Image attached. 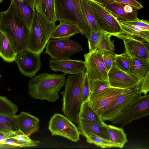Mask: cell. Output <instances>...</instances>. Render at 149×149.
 Masks as SVG:
<instances>
[{
  "mask_svg": "<svg viewBox=\"0 0 149 149\" xmlns=\"http://www.w3.org/2000/svg\"><path fill=\"white\" fill-rule=\"evenodd\" d=\"M0 30L6 35L18 54L26 50L29 29L19 13L13 0L8 8L1 12Z\"/></svg>",
  "mask_w": 149,
  "mask_h": 149,
  "instance_id": "cell-1",
  "label": "cell"
},
{
  "mask_svg": "<svg viewBox=\"0 0 149 149\" xmlns=\"http://www.w3.org/2000/svg\"><path fill=\"white\" fill-rule=\"evenodd\" d=\"M66 75L44 72L31 79L28 84V93L35 99L54 102L59 98L58 93L65 86Z\"/></svg>",
  "mask_w": 149,
  "mask_h": 149,
  "instance_id": "cell-2",
  "label": "cell"
},
{
  "mask_svg": "<svg viewBox=\"0 0 149 149\" xmlns=\"http://www.w3.org/2000/svg\"><path fill=\"white\" fill-rule=\"evenodd\" d=\"M85 72L69 75L64 90L60 92L63 97L62 111L66 117L76 124L78 123L82 103V88Z\"/></svg>",
  "mask_w": 149,
  "mask_h": 149,
  "instance_id": "cell-3",
  "label": "cell"
},
{
  "mask_svg": "<svg viewBox=\"0 0 149 149\" xmlns=\"http://www.w3.org/2000/svg\"><path fill=\"white\" fill-rule=\"evenodd\" d=\"M54 5L57 21L74 25L88 40L91 30L83 13L80 0H54Z\"/></svg>",
  "mask_w": 149,
  "mask_h": 149,
  "instance_id": "cell-4",
  "label": "cell"
},
{
  "mask_svg": "<svg viewBox=\"0 0 149 149\" xmlns=\"http://www.w3.org/2000/svg\"><path fill=\"white\" fill-rule=\"evenodd\" d=\"M57 26L55 23L48 21L35 10L29 29V41L26 50L40 55Z\"/></svg>",
  "mask_w": 149,
  "mask_h": 149,
  "instance_id": "cell-5",
  "label": "cell"
},
{
  "mask_svg": "<svg viewBox=\"0 0 149 149\" xmlns=\"http://www.w3.org/2000/svg\"><path fill=\"white\" fill-rule=\"evenodd\" d=\"M141 82L125 88L103 112L100 117L103 121L112 119L129 107L141 96L140 91Z\"/></svg>",
  "mask_w": 149,
  "mask_h": 149,
  "instance_id": "cell-6",
  "label": "cell"
},
{
  "mask_svg": "<svg viewBox=\"0 0 149 149\" xmlns=\"http://www.w3.org/2000/svg\"><path fill=\"white\" fill-rule=\"evenodd\" d=\"M45 48L44 54L49 55L51 58L57 59L70 58L74 54L83 50L79 43L69 38L49 40Z\"/></svg>",
  "mask_w": 149,
  "mask_h": 149,
  "instance_id": "cell-7",
  "label": "cell"
},
{
  "mask_svg": "<svg viewBox=\"0 0 149 149\" xmlns=\"http://www.w3.org/2000/svg\"><path fill=\"white\" fill-rule=\"evenodd\" d=\"M149 114V95L141 96L129 107L109 121L124 127L132 121Z\"/></svg>",
  "mask_w": 149,
  "mask_h": 149,
  "instance_id": "cell-8",
  "label": "cell"
},
{
  "mask_svg": "<svg viewBox=\"0 0 149 149\" xmlns=\"http://www.w3.org/2000/svg\"><path fill=\"white\" fill-rule=\"evenodd\" d=\"M95 19L101 30L115 35L122 32L117 19L104 7L88 0Z\"/></svg>",
  "mask_w": 149,
  "mask_h": 149,
  "instance_id": "cell-9",
  "label": "cell"
},
{
  "mask_svg": "<svg viewBox=\"0 0 149 149\" xmlns=\"http://www.w3.org/2000/svg\"><path fill=\"white\" fill-rule=\"evenodd\" d=\"M48 129L52 136H59L72 141L80 139L78 127L66 117L59 113L54 114L49 123Z\"/></svg>",
  "mask_w": 149,
  "mask_h": 149,
  "instance_id": "cell-10",
  "label": "cell"
},
{
  "mask_svg": "<svg viewBox=\"0 0 149 149\" xmlns=\"http://www.w3.org/2000/svg\"><path fill=\"white\" fill-rule=\"evenodd\" d=\"M102 54L101 51L97 50L89 51L84 54L86 72L89 81H108V71L103 62Z\"/></svg>",
  "mask_w": 149,
  "mask_h": 149,
  "instance_id": "cell-11",
  "label": "cell"
},
{
  "mask_svg": "<svg viewBox=\"0 0 149 149\" xmlns=\"http://www.w3.org/2000/svg\"><path fill=\"white\" fill-rule=\"evenodd\" d=\"M114 36L123 42L125 52L131 57L149 60V44L141 38L120 32Z\"/></svg>",
  "mask_w": 149,
  "mask_h": 149,
  "instance_id": "cell-12",
  "label": "cell"
},
{
  "mask_svg": "<svg viewBox=\"0 0 149 149\" xmlns=\"http://www.w3.org/2000/svg\"><path fill=\"white\" fill-rule=\"evenodd\" d=\"M125 89L110 87L96 94L90 93L88 99L93 109L100 117L113 101L122 93Z\"/></svg>",
  "mask_w": 149,
  "mask_h": 149,
  "instance_id": "cell-13",
  "label": "cell"
},
{
  "mask_svg": "<svg viewBox=\"0 0 149 149\" xmlns=\"http://www.w3.org/2000/svg\"><path fill=\"white\" fill-rule=\"evenodd\" d=\"M21 73L32 77L41 68L40 55L26 50L17 56L15 61Z\"/></svg>",
  "mask_w": 149,
  "mask_h": 149,
  "instance_id": "cell-14",
  "label": "cell"
},
{
  "mask_svg": "<svg viewBox=\"0 0 149 149\" xmlns=\"http://www.w3.org/2000/svg\"><path fill=\"white\" fill-rule=\"evenodd\" d=\"M49 64L50 70L56 72H62L65 75L83 73L86 70L84 61L81 60L51 58Z\"/></svg>",
  "mask_w": 149,
  "mask_h": 149,
  "instance_id": "cell-15",
  "label": "cell"
},
{
  "mask_svg": "<svg viewBox=\"0 0 149 149\" xmlns=\"http://www.w3.org/2000/svg\"><path fill=\"white\" fill-rule=\"evenodd\" d=\"M108 76L110 86L114 88H127L141 82L137 78L119 69L114 62L108 72Z\"/></svg>",
  "mask_w": 149,
  "mask_h": 149,
  "instance_id": "cell-16",
  "label": "cell"
},
{
  "mask_svg": "<svg viewBox=\"0 0 149 149\" xmlns=\"http://www.w3.org/2000/svg\"><path fill=\"white\" fill-rule=\"evenodd\" d=\"M78 129L80 134L86 137L91 134L110 140L107 130V125L90 120L79 118Z\"/></svg>",
  "mask_w": 149,
  "mask_h": 149,
  "instance_id": "cell-17",
  "label": "cell"
},
{
  "mask_svg": "<svg viewBox=\"0 0 149 149\" xmlns=\"http://www.w3.org/2000/svg\"><path fill=\"white\" fill-rule=\"evenodd\" d=\"M104 7L118 20L129 21L138 18L137 9L128 5L115 1Z\"/></svg>",
  "mask_w": 149,
  "mask_h": 149,
  "instance_id": "cell-18",
  "label": "cell"
},
{
  "mask_svg": "<svg viewBox=\"0 0 149 149\" xmlns=\"http://www.w3.org/2000/svg\"><path fill=\"white\" fill-rule=\"evenodd\" d=\"M14 118L18 130L24 134L29 136L38 131L40 120L37 117L22 111Z\"/></svg>",
  "mask_w": 149,
  "mask_h": 149,
  "instance_id": "cell-19",
  "label": "cell"
},
{
  "mask_svg": "<svg viewBox=\"0 0 149 149\" xmlns=\"http://www.w3.org/2000/svg\"><path fill=\"white\" fill-rule=\"evenodd\" d=\"M127 73L137 78L141 82L149 71V60L131 57Z\"/></svg>",
  "mask_w": 149,
  "mask_h": 149,
  "instance_id": "cell-20",
  "label": "cell"
},
{
  "mask_svg": "<svg viewBox=\"0 0 149 149\" xmlns=\"http://www.w3.org/2000/svg\"><path fill=\"white\" fill-rule=\"evenodd\" d=\"M36 10L48 21L55 23L54 0H35Z\"/></svg>",
  "mask_w": 149,
  "mask_h": 149,
  "instance_id": "cell-21",
  "label": "cell"
},
{
  "mask_svg": "<svg viewBox=\"0 0 149 149\" xmlns=\"http://www.w3.org/2000/svg\"><path fill=\"white\" fill-rule=\"evenodd\" d=\"M18 54L5 34L0 30V56L7 62L15 61Z\"/></svg>",
  "mask_w": 149,
  "mask_h": 149,
  "instance_id": "cell-22",
  "label": "cell"
},
{
  "mask_svg": "<svg viewBox=\"0 0 149 149\" xmlns=\"http://www.w3.org/2000/svg\"><path fill=\"white\" fill-rule=\"evenodd\" d=\"M59 22V24L57 26L52 35L51 38H69L79 33L78 29L74 25L62 21Z\"/></svg>",
  "mask_w": 149,
  "mask_h": 149,
  "instance_id": "cell-23",
  "label": "cell"
},
{
  "mask_svg": "<svg viewBox=\"0 0 149 149\" xmlns=\"http://www.w3.org/2000/svg\"><path fill=\"white\" fill-rule=\"evenodd\" d=\"M13 1L20 16L29 29L33 21L35 10L25 0Z\"/></svg>",
  "mask_w": 149,
  "mask_h": 149,
  "instance_id": "cell-24",
  "label": "cell"
},
{
  "mask_svg": "<svg viewBox=\"0 0 149 149\" xmlns=\"http://www.w3.org/2000/svg\"><path fill=\"white\" fill-rule=\"evenodd\" d=\"M107 130L110 140L113 144V147L122 148L128 141L123 128L107 125Z\"/></svg>",
  "mask_w": 149,
  "mask_h": 149,
  "instance_id": "cell-25",
  "label": "cell"
},
{
  "mask_svg": "<svg viewBox=\"0 0 149 149\" xmlns=\"http://www.w3.org/2000/svg\"><path fill=\"white\" fill-rule=\"evenodd\" d=\"M118 21L122 29L121 32L141 38L149 43V30L139 26L129 25L119 21Z\"/></svg>",
  "mask_w": 149,
  "mask_h": 149,
  "instance_id": "cell-26",
  "label": "cell"
},
{
  "mask_svg": "<svg viewBox=\"0 0 149 149\" xmlns=\"http://www.w3.org/2000/svg\"><path fill=\"white\" fill-rule=\"evenodd\" d=\"M78 116L79 118L87 119L101 124L104 123L92 107L88 99L82 103Z\"/></svg>",
  "mask_w": 149,
  "mask_h": 149,
  "instance_id": "cell-27",
  "label": "cell"
},
{
  "mask_svg": "<svg viewBox=\"0 0 149 149\" xmlns=\"http://www.w3.org/2000/svg\"><path fill=\"white\" fill-rule=\"evenodd\" d=\"M80 3L83 13L91 30L95 31L101 30L95 19L88 0H80Z\"/></svg>",
  "mask_w": 149,
  "mask_h": 149,
  "instance_id": "cell-28",
  "label": "cell"
},
{
  "mask_svg": "<svg viewBox=\"0 0 149 149\" xmlns=\"http://www.w3.org/2000/svg\"><path fill=\"white\" fill-rule=\"evenodd\" d=\"M18 107L5 96H0V114L13 116L18 111Z\"/></svg>",
  "mask_w": 149,
  "mask_h": 149,
  "instance_id": "cell-29",
  "label": "cell"
},
{
  "mask_svg": "<svg viewBox=\"0 0 149 149\" xmlns=\"http://www.w3.org/2000/svg\"><path fill=\"white\" fill-rule=\"evenodd\" d=\"M111 34L103 31L101 39L96 50L101 51L103 53L113 54L114 46L113 41L111 40Z\"/></svg>",
  "mask_w": 149,
  "mask_h": 149,
  "instance_id": "cell-30",
  "label": "cell"
},
{
  "mask_svg": "<svg viewBox=\"0 0 149 149\" xmlns=\"http://www.w3.org/2000/svg\"><path fill=\"white\" fill-rule=\"evenodd\" d=\"M131 57L126 52L120 54H114L113 62L120 70L127 73L131 61Z\"/></svg>",
  "mask_w": 149,
  "mask_h": 149,
  "instance_id": "cell-31",
  "label": "cell"
},
{
  "mask_svg": "<svg viewBox=\"0 0 149 149\" xmlns=\"http://www.w3.org/2000/svg\"><path fill=\"white\" fill-rule=\"evenodd\" d=\"M85 137L87 142L93 144L102 148L113 147V144L110 140L106 139L96 134H91Z\"/></svg>",
  "mask_w": 149,
  "mask_h": 149,
  "instance_id": "cell-32",
  "label": "cell"
},
{
  "mask_svg": "<svg viewBox=\"0 0 149 149\" xmlns=\"http://www.w3.org/2000/svg\"><path fill=\"white\" fill-rule=\"evenodd\" d=\"M12 137L17 141L20 145V147H35L40 143L39 141L32 140L29 136L24 134L21 132Z\"/></svg>",
  "mask_w": 149,
  "mask_h": 149,
  "instance_id": "cell-33",
  "label": "cell"
},
{
  "mask_svg": "<svg viewBox=\"0 0 149 149\" xmlns=\"http://www.w3.org/2000/svg\"><path fill=\"white\" fill-rule=\"evenodd\" d=\"M90 93L96 94L111 87L108 81L96 80L89 81Z\"/></svg>",
  "mask_w": 149,
  "mask_h": 149,
  "instance_id": "cell-34",
  "label": "cell"
},
{
  "mask_svg": "<svg viewBox=\"0 0 149 149\" xmlns=\"http://www.w3.org/2000/svg\"><path fill=\"white\" fill-rule=\"evenodd\" d=\"M103 31H95L91 30V34L88 40L89 51L96 50L101 39Z\"/></svg>",
  "mask_w": 149,
  "mask_h": 149,
  "instance_id": "cell-35",
  "label": "cell"
},
{
  "mask_svg": "<svg viewBox=\"0 0 149 149\" xmlns=\"http://www.w3.org/2000/svg\"><path fill=\"white\" fill-rule=\"evenodd\" d=\"M0 122L12 131L19 130L14 118V116L0 114Z\"/></svg>",
  "mask_w": 149,
  "mask_h": 149,
  "instance_id": "cell-36",
  "label": "cell"
},
{
  "mask_svg": "<svg viewBox=\"0 0 149 149\" xmlns=\"http://www.w3.org/2000/svg\"><path fill=\"white\" fill-rule=\"evenodd\" d=\"M90 94L89 81L86 72H85L82 88V102L88 99Z\"/></svg>",
  "mask_w": 149,
  "mask_h": 149,
  "instance_id": "cell-37",
  "label": "cell"
},
{
  "mask_svg": "<svg viewBox=\"0 0 149 149\" xmlns=\"http://www.w3.org/2000/svg\"><path fill=\"white\" fill-rule=\"evenodd\" d=\"M118 20L124 23L139 26L145 29L149 30V22L148 20L140 19L137 18L136 19L129 21Z\"/></svg>",
  "mask_w": 149,
  "mask_h": 149,
  "instance_id": "cell-38",
  "label": "cell"
},
{
  "mask_svg": "<svg viewBox=\"0 0 149 149\" xmlns=\"http://www.w3.org/2000/svg\"><path fill=\"white\" fill-rule=\"evenodd\" d=\"M140 91L144 95H147L149 91V71L141 82Z\"/></svg>",
  "mask_w": 149,
  "mask_h": 149,
  "instance_id": "cell-39",
  "label": "cell"
},
{
  "mask_svg": "<svg viewBox=\"0 0 149 149\" xmlns=\"http://www.w3.org/2000/svg\"><path fill=\"white\" fill-rule=\"evenodd\" d=\"M20 132L19 130L16 131H4L0 129V143L3 144L5 139L13 137L19 134Z\"/></svg>",
  "mask_w": 149,
  "mask_h": 149,
  "instance_id": "cell-40",
  "label": "cell"
},
{
  "mask_svg": "<svg viewBox=\"0 0 149 149\" xmlns=\"http://www.w3.org/2000/svg\"><path fill=\"white\" fill-rule=\"evenodd\" d=\"M113 54L103 53L102 57L103 62L108 72L111 69L113 65Z\"/></svg>",
  "mask_w": 149,
  "mask_h": 149,
  "instance_id": "cell-41",
  "label": "cell"
},
{
  "mask_svg": "<svg viewBox=\"0 0 149 149\" xmlns=\"http://www.w3.org/2000/svg\"><path fill=\"white\" fill-rule=\"evenodd\" d=\"M115 2L128 5L137 9H140L143 7L142 4L136 0H114Z\"/></svg>",
  "mask_w": 149,
  "mask_h": 149,
  "instance_id": "cell-42",
  "label": "cell"
},
{
  "mask_svg": "<svg viewBox=\"0 0 149 149\" xmlns=\"http://www.w3.org/2000/svg\"><path fill=\"white\" fill-rule=\"evenodd\" d=\"M3 144L12 146L14 148L20 147L19 144L17 141L12 137L5 139L3 142Z\"/></svg>",
  "mask_w": 149,
  "mask_h": 149,
  "instance_id": "cell-43",
  "label": "cell"
},
{
  "mask_svg": "<svg viewBox=\"0 0 149 149\" xmlns=\"http://www.w3.org/2000/svg\"><path fill=\"white\" fill-rule=\"evenodd\" d=\"M105 7L107 5L115 2L114 0H90Z\"/></svg>",
  "mask_w": 149,
  "mask_h": 149,
  "instance_id": "cell-44",
  "label": "cell"
},
{
  "mask_svg": "<svg viewBox=\"0 0 149 149\" xmlns=\"http://www.w3.org/2000/svg\"><path fill=\"white\" fill-rule=\"evenodd\" d=\"M33 9H35V0H25Z\"/></svg>",
  "mask_w": 149,
  "mask_h": 149,
  "instance_id": "cell-45",
  "label": "cell"
},
{
  "mask_svg": "<svg viewBox=\"0 0 149 149\" xmlns=\"http://www.w3.org/2000/svg\"><path fill=\"white\" fill-rule=\"evenodd\" d=\"M0 129L4 131H12L0 122Z\"/></svg>",
  "mask_w": 149,
  "mask_h": 149,
  "instance_id": "cell-46",
  "label": "cell"
},
{
  "mask_svg": "<svg viewBox=\"0 0 149 149\" xmlns=\"http://www.w3.org/2000/svg\"><path fill=\"white\" fill-rule=\"evenodd\" d=\"M2 17V13L1 12H0V27H1V19Z\"/></svg>",
  "mask_w": 149,
  "mask_h": 149,
  "instance_id": "cell-47",
  "label": "cell"
},
{
  "mask_svg": "<svg viewBox=\"0 0 149 149\" xmlns=\"http://www.w3.org/2000/svg\"><path fill=\"white\" fill-rule=\"evenodd\" d=\"M1 77V75L0 73V78Z\"/></svg>",
  "mask_w": 149,
  "mask_h": 149,
  "instance_id": "cell-48",
  "label": "cell"
},
{
  "mask_svg": "<svg viewBox=\"0 0 149 149\" xmlns=\"http://www.w3.org/2000/svg\"><path fill=\"white\" fill-rule=\"evenodd\" d=\"M20 0V1H23V0Z\"/></svg>",
  "mask_w": 149,
  "mask_h": 149,
  "instance_id": "cell-49",
  "label": "cell"
}]
</instances>
